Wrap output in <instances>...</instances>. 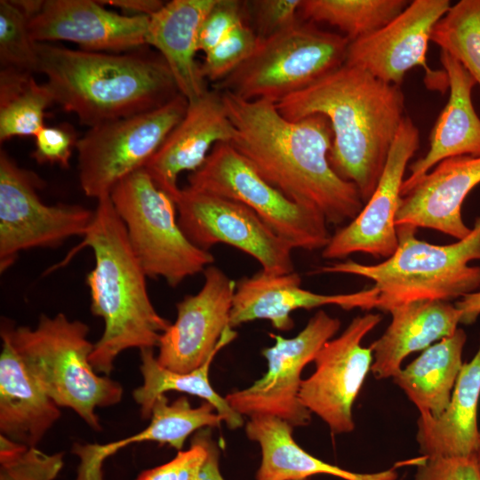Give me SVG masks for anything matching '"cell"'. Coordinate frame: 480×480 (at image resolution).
Instances as JSON below:
<instances>
[{"label": "cell", "mask_w": 480, "mask_h": 480, "mask_svg": "<svg viewBox=\"0 0 480 480\" xmlns=\"http://www.w3.org/2000/svg\"><path fill=\"white\" fill-rule=\"evenodd\" d=\"M236 137L232 146L256 172L289 199L319 212L328 224L352 220L364 204L355 184L332 168V132L328 119L284 117L276 103L220 92Z\"/></svg>", "instance_id": "obj_1"}, {"label": "cell", "mask_w": 480, "mask_h": 480, "mask_svg": "<svg viewBox=\"0 0 480 480\" xmlns=\"http://www.w3.org/2000/svg\"><path fill=\"white\" fill-rule=\"evenodd\" d=\"M276 106L291 121L311 115L328 119L332 132L330 164L341 179L356 185L365 204L378 185L405 117L400 86L344 63Z\"/></svg>", "instance_id": "obj_2"}, {"label": "cell", "mask_w": 480, "mask_h": 480, "mask_svg": "<svg viewBox=\"0 0 480 480\" xmlns=\"http://www.w3.org/2000/svg\"><path fill=\"white\" fill-rule=\"evenodd\" d=\"M37 72L54 103L93 127L156 109L180 92L160 54L72 50L36 43Z\"/></svg>", "instance_id": "obj_3"}, {"label": "cell", "mask_w": 480, "mask_h": 480, "mask_svg": "<svg viewBox=\"0 0 480 480\" xmlns=\"http://www.w3.org/2000/svg\"><path fill=\"white\" fill-rule=\"evenodd\" d=\"M82 247H89L94 256V267L86 276L91 310L104 322L90 363L95 372L108 376L120 353L157 347L172 324L150 300L148 276L109 195L97 200L93 220L78 246Z\"/></svg>", "instance_id": "obj_4"}, {"label": "cell", "mask_w": 480, "mask_h": 480, "mask_svg": "<svg viewBox=\"0 0 480 480\" xmlns=\"http://www.w3.org/2000/svg\"><path fill=\"white\" fill-rule=\"evenodd\" d=\"M89 326L64 314L41 315L34 328L1 324V339L9 342L26 371L59 407L73 410L92 429L101 430L95 410L117 404L123 388L92 368L94 344Z\"/></svg>", "instance_id": "obj_5"}, {"label": "cell", "mask_w": 480, "mask_h": 480, "mask_svg": "<svg viewBox=\"0 0 480 480\" xmlns=\"http://www.w3.org/2000/svg\"><path fill=\"white\" fill-rule=\"evenodd\" d=\"M417 228L396 226L398 245L382 262L367 265L352 260L337 261L316 273L348 274L367 278L379 292L377 308H390L418 300L449 301L480 288V216L470 233L449 244H434L415 236Z\"/></svg>", "instance_id": "obj_6"}, {"label": "cell", "mask_w": 480, "mask_h": 480, "mask_svg": "<svg viewBox=\"0 0 480 480\" xmlns=\"http://www.w3.org/2000/svg\"><path fill=\"white\" fill-rule=\"evenodd\" d=\"M349 43L344 35L299 20L259 39L251 57L213 86L245 100L276 103L341 67Z\"/></svg>", "instance_id": "obj_7"}, {"label": "cell", "mask_w": 480, "mask_h": 480, "mask_svg": "<svg viewBox=\"0 0 480 480\" xmlns=\"http://www.w3.org/2000/svg\"><path fill=\"white\" fill-rule=\"evenodd\" d=\"M109 196L148 277H162L175 288L213 263V255L184 234L175 201L144 169L118 181Z\"/></svg>", "instance_id": "obj_8"}, {"label": "cell", "mask_w": 480, "mask_h": 480, "mask_svg": "<svg viewBox=\"0 0 480 480\" xmlns=\"http://www.w3.org/2000/svg\"><path fill=\"white\" fill-rule=\"evenodd\" d=\"M188 187L235 200L253 211L292 249H324L332 235L317 211L293 202L264 180L229 142L217 143Z\"/></svg>", "instance_id": "obj_9"}, {"label": "cell", "mask_w": 480, "mask_h": 480, "mask_svg": "<svg viewBox=\"0 0 480 480\" xmlns=\"http://www.w3.org/2000/svg\"><path fill=\"white\" fill-rule=\"evenodd\" d=\"M188 106L179 93L141 114L91 127L78 139V179L88 197L100 199L126 176L145 167L180 123Z\"/></svg>", "instance_id": "obj_10"}, {"label": "cell", "mask_w": 480, "mask_h": 480, "mask_svg": "<svg viewBox=\"0 0 480 480\" xmlns=\"http://www.w3.org/2000/svg\"><path fill=\"white\" fill-rule=\"evenodd\" d=\"M44 181L0 151V271L22 251L53 248L72 236H84L94 212L79 204H44L37 191Z\"/></svg>", "instance_id": "obj_11"}, {"label": "cell", "mask_w": 480, "mask_h": 480, "mask_svg": "<svg viewBox=\"0 0 480 480\" xmlns=\"http://www.w3.org/2000/svg\"><path fill=\"white\" fill-rule=\"evenodd\" d=\"M340 324L339 318L319 310L292 338L270 334L275 343L261 351L267 372L250 387L228 394L225 398L228 404L242 416L266 414L280 418L292 427L308 425L311 412L299 396L301 372L338 332Z\"/></svg>", "instance_id": "obj_12"}, {"label": "cell", "mask_w": 480, "mask_h": 480, "mask_svg": "<svg viewBox=\"0 0 480 480\" xmlns=\"http://www.w3.org/2000/svg\"><path fill=\"white\" fill-rule=\"evenodd\" d=\"M175 204L182 231L197 247L226 244L255 259L266 273L295 271L292 246L243 204L188 186Z\"/></svg>", "instance_id": "obj_13"}, {"label": "cell", "mask_w": 480, "mask_h": 480, "mask_svg": "<svg viewBox=\"0 0 480 480\" xmlns=\"http://www.w3.org/2000/svg\"><path fill=\"white\" fill-rule=\"evenodd\" d=\"M451 7L449 0H414L377 31L350 42L345 64L360 68L379 80L400 86L405 74L420 67L424 83L442 93L449 88L444 69L427 61L428 43L437 22Z\"/></svg>", "instance_id": "obj_14"}, {"label": "cell", "mask_w": 480, "mask_h": 480, "mask_svg": "<svg viewBox=\"0 0 480 480\" xmlns=\"http://www.w3.org/2000/svg\"><path fill=\"white\" fill-rule=\"evenodd\" d=\"M381 321L380 314L356 316L337 338L327 341L314 359L315 372L302 380L300 399L333 434L355 428L352 407L372 370L373 354L362 340Z\"/></svg>", "instance_id": "obj_15"}, {"label": "cell", "mask_w": 480, "mask_h": 480, "mask_svg": "<svg viewBox=\"0 0 480 480\" xmlns=\"http://www.w3.org/2000/svg\"><path fill=\"white\" fill-rule=\"evenodd\" d=\"M196 294L176 305L177 318L161 335L156 360L176 372H189L218 353L237 335L229 326L236 282L211 265Z\"/></svg>", "instance_id": "obj_16"}, {"label": "cell", "mask_w": 480, "mask_h": 480, "mask_svg": "<svg viewBox=\"0 0 480 480\" xmlns=\"http://www.w3.org/2000/svg\"><path fill=\"white\" fill-rule=\"evenodd\" d=\"M419 147L420 132L412 120L405 116L374 192L361 212L332 235L322 251L324 259L340 260L355 252L387 259L395 252L398 245L396 219L404 172Z\"/></svg>", "instance_id": "obj_17"}, {"label": "cell", "mask_w": 480, "mask_h": 480, "mask_svg": "<svg viewBox=\"0 0 480 480\" xmlns=\"http://www.w3.org/2000/svg\"><path fill=\"white\" fill-rule=\"evenodd\" d=\"M149 22L148 16L120 14L92 0H46L28 20L36 43L67 41L82 50L126 52L141 48Z\"/></svg>", "instance_id": "obj_18"}, {"label": "cell", "mask_w": 480, "mask_h": 480, "mask_svg": "<svg viewBox=\"0 0 480 480\" xmlns=\"http://www.w3.org/2000/svg\"><path fill=\"white\" fill-rule=\"evenodd\" d=\"M301 278L295 271L269 274L263 270L244 276L236 284L229 326L235 328L254 320H269L278 331H289L294 322L292 312L322 306L343 309L377 308L379 292L372 286L350 293L320 294L300 287Z\"/></svg>", "instance_id": "obj_19"}, {"label": "cell", "mask_w": 480, "mask_h": 480, "mask_svg": "<svg viewBox=\"0 0 480 480\" xmlns=\"http://www.w3.org/2000/svg\"><path fill=\"white\" fill-rule=\"evenodd\" d=\"M236 128L226 111L221 93L213 89L189 102L186 114L143 168L154 183L175 201L181 172L198 170L213 147L232 142Z\"/></svg>", "instance_id": "obj_20"}, {"label": "cell", "mask_w": 480, "mask_h": 480, "mask_svg": "<svg viewBox=\"0 0 480 480\" xmlns=\"http://www.w3.org/2000/svg\"><path fill=\"white\" fill-rule=\"evenodd\" d=\"M480 183V156H460L437 164L402 196L396 225L427 228L457 240L471 231L462 219V204Z\"/></svg>", "instance_id": "obj_21"}, {"label": "cell", "mask_w": 480, "mask_h": 480, "mask_svg": "<svg viewBox=\"0 0 480 480\" xmlns=\"http://www.w3.org/2000/svg\"><path fill=\"white\" fill-rule=\"evenodd\" d=\"M440 61L449 84V98L429 136L427 154L410 166L402 186V196L444 159L460 156H480V117L472 102L476 84L464 67L441 51Z\"/></svg>", "instance_id": "obj_22"}, {"label": "cell", "mask_w": 480, "mask_h": 480, "mask_svg": "<svg viewBox=\"0 0 480 480\" xmlns=\"http://www.w3.org/2000/svg\"><path fill=\"white\" fill-rule=\"evenodd\" d=\"M215 1L172 0L149 17L145 44L158 51L188 103L208 91L196 53L200 27Z\"/></svg>", "instance_id": "obj_23"}, {"label": "cell", "mask_w": 480, "mask_h": 480, "mask_svg": "<svg viewBox=\"0 0 480 480\" xmlns=\"http://www.w3.org/2000/svg\"><path fill=\"white\" fill-rule=\"evenodd\" d=\"M392 319L384 333L371 344L372 372L376 379L393 378L412 352L452 335L460 324V311L449 301L418 300L388 311Z\"/></svg>", "instance_id": "obj_24"}, {"label": "cell", "mask_w": 480, "mask_h": 480, "mask_svg": "<svg viewBox=\"0 0 480 480\" xmlns=\"http://www.w3.org/2000/svg\"><path fill=\"white\" fill-rule=\"evenodd\" d=\"M215 412V407L206 401L198 407H192L186 396L169 403L165 395H161L152 408L149 424L137 434L103 444H75L72 452L80 460L76 480H103L104 460L132 444L156 442L181 451L192 433L204 428L219 427L224 421Z\"/></svg>", "instance_id": "obj_25"}, {"label": "cell", "mask_w": 480, "mask_h": 480, "mask_svg": "<svg viewBox=\"0 0 480 480\" xmlns=\"http://www.w3.org/2000/svg\"><path fill=\"white\" fill-rule=\"evenodd\" d=\"M480 344L474 357L464 363L451 400L436 418L419 416L417 442L423 457L474 455L479 443Z\"/></svg>", "instance_id": "obj_26"}, {"label": "cell", "mask_w": 480, "mask_h": 480, "mask_svg": "<svg viewBox=\"0 0 480 480\" xmlns=\"http://www.w3.org/2000/svg\"><path fill=\"white\" fill-rule=\"evenodd\" d=\"M293 427L272 415L253 414L245 425L247 437L257 442L261 460L256 480H303L329 475L343 480H396L395 468L357 473L321 460L303 450L292 437Z\"/></svg>", "instance_id": "obj_27"}, {"label": "cell", "mask_w": 480, "mask_h": 480, "mask_svg": "<svg viewBox=\"0 0 480 480\" xmlns=\"http://www.w3.org/2000/svg\"><path fill=\"white\" fill-rule=\"evenodd\" d=\"M61 415L60 407L36 383L8 341L0 354V435L36 447Z\"/></svg>", "instance_id": "obj_28"}, {"label": "cell", "mask_w": 480, "mask_h": 480, "mask_svg": "<svg viewBox=\"0 0 480 480\" xmlns=\"http://www.w3.org/2000/svg\"><path fill=\"white\" fill-rule=\"evenodd\" d=\"M467 334L461 328L424 349L393 377L420 416L436 418L447 407L461 371Z\"/></svg>", "instance_id": "obj_29"}, {"label": "cell", "mask_w": 480, "mask_h": 480, "mask_svg": "<svg viewBox=\"0 0 480 480\" xmlns=\"http://www.w3.org/2000/svg\"><path fill=\"white\" fill-rule=\"evenodd\" d=\"M140 351L141 361L140 370L143 384L133 390L132 396L140 406L142 419H150L152 408L159 396L169 391H179L196 396L212 404L230 429L244 425L243 416L232 409L226 398L220 396L210 383L209 370L217 353L211 356L200 367L189 372H176L159 364L153 348Z\"/></svg>", "instance_id": "obj_30"}, {"label": "cell", "mask_w": 480, "mask_h": 480, "mask_svg": "<svg viewBox=\"0 0 480 480\" xmlns=\"http://www.w3.org/2000/svg\"><path fill=\"white\" fill-rule=\"evenodd\" d=\"M54 103L45 84L33 73L13 68L0 70V141L34 136L44 126L45 109Z\"/></svg>", "instance_id": "obj_31"}, {"label": "cell", "mask_w": 480, "mask_h": 480, "mask_svg": "<svg viewBox=\"0 0 480 480\" xmlns=\"http://www.w3.org/2000/svg\"><path fill=\"white\" fill-rule=\"evenodd\" d=\"M405 0H301L299 16L342 31L350 42L384 27L408 4Z\"/></svg>", "instance_id": "obj_32"}, {"label": "cell", "mask_w": 480, "mask_h": 480, "mask_svg": "<svg viewBox=\"0 0 480 480\" xmlns=\"http://www.w3.org/2000/svg\"><path fill=\"white\" fill-rule=\"evenodd\" d=\"M431 42L459 61L480 85V0L451 5L436 25Z\"/></svg>", "instance_id": "obj_33"}, {"label": "cell", "mask_w": 480, "mask_h": 480, "mask_svg": "<svg viewBox=\"0 0 480 480\" xmlns=\"http://www.w3.org/2000/svg\"><path fill=\"white\" fill-rule=\"evenodd\" d=\"M0 63L1 68L37 72L36 42L28 19L12 0L0 1Z\"/></svg>", "instance_id": "obj_34"}, {"label": "cell", "mask_w": 480, "mask_h": 480, "mask_svg": "<svg viewBox=\"0 0 480 480\" xmlns=\"http://www.w3.org/2000/svg\"><path fill=\"white\" fill-rule=\"evenodd\" d=\"M63 458V452L48 454L0 435V480H54Z\"/></svg>", "instance_id": "obj_35"}, {"label": "cell", "mask_w": 480, "mask_h": 480, "mask_svg": "<svg viewBox=\"0 0 480 480\" xmlns=\"http://www.w3.org/2000/svg\"><path fill=\"white\" fill-rule=\"evenodd\" d=\"M258 43L255 30L245 22L241 23L204 53V60L200 65L204 78L214 84L223 80L251 57Z\"/></svg>", "instance_id": "obj_36"}, {"label": "cell", "mask_w": 480, "mask_h": 480, "mask_svg": "<svg viewBox=\"0 0 480 480\" xmlns=\"http://www.w3.org/2000/svg\"><path fill=\"white\" fill-rule=\"evenodd\" d=\"M209 428L200 429L193 436L190 447L179 451L171 460L143 470L135 480H197L207 456Z\"/></svg>", "instance_id": "obj_37"}, {"label": "cell", "mask_w": 480, "mask_h": 480, "mask_svg": "<svg viewBox=\"0 0 480 480\" xmlns=\"http://www.w3.org/2000/svg\"><path fill=\"white\" fill-rule=\"evenodd\" d=\"M244 2L216 0L204 19L197 37V50L209 52L237 26L244 22Z\"/></svg>", "instance_id": "obj_38"}, {"label": "cell", "mask_w": 480, "mask_h": 480, "mask_svg": "<svg viewBox=\"0 0 480 480\" xmlns=\"http://www.w3.org/2000/svg\"><path fill=\"white\" fill-rule=\"evenodd\" d=\"M244 3L252 16L259 39L274 36L299 21L301 0H254Z\"/></svg>", "instance_id": "obj_39"}, {"label": "cell", "mask_w": 480, "mask_h": 480, "mask_svg": "<svg viewBox=\"0 0 480 480\" xmlns=\"http://www.w3.org/2000/svg\"><path fill=\"white\" fill-rule=\"evenodd\" d=\"M77 140L75 130L69 124L44 125L35 135L36 148L31 156L37 164H58L67 169Z\"/></svg>", "instance_id": "obj_40"}, {"label": "cell", "mask_w": 480, "mask_h": 480, "mask_svg": "<svg viewBox=\"0 0 480 480\" xmlns=\"http://www.w3.org/2000/svg\"><path fill=\"white\" fill-rule=\"evenodd\" d=\"M414 480H480L475 455L466 457H423Z\"/></svg>", "instance_id": "obj_41"}, {"label": "cell", "mask_w": 480, "mask_h": 480, "mask_svg": "<svg viewBox=\"0 0 480 480\" xmlns=\"http://www.w3.org/2000/svg\"><path fill=\"white\" fill-rule=\"evenodd\" d=\"M103 5H110L134 16L150 17L158 12L165 4L160 0H102Z\"/></svg>", "instance_id": "obj_42"}, {"label": "cell", "mask_w": 480, "mask_h": 480, "mask_svg": "<svg viewBox=\"0 0 480 480\" xmlns=\"http://www.w3.org/2000/svg\"><path fill=\"white\" fill-rule=\"evenodd\" d=\"M207 456L200 469L197 480H225L220 469V451L217 444L212 437L207 443Z\"/></svg>", "instance_id": "obj_43"}, {"label": "cell", "mask_w": 480, "mask_h": 480, "mask_svg": "<svg viewBox=\"0 0 480 480\" xmlns=\"http://www.w3.org/2000/svg\"><path fill=\"white\" fill-rule=\"evenodd\" d=\"M460 311V324H472L480 316V290L469 293L455 304Z\"/></svg>", "instance_id": "obj_44"}, {"label": "cell", "mask_w": 480, "mask_h": 480, "mask_svg": "<svg viewBox=\"0 0 480 480\" xmlns=\"http://www.w3.org/2000/svg\"><path fill=\"white\" fill-rule=\"evenodd\" d=\"M12 1L28 17V20L35 16L41 10L44 4V1L41 0Z\"/></svg>", "instance_id": "obj_45"}, {"label": "cell", "mask_w": 480, "mask_h": 480, "mask_svg": "<svg viewBox=\"0 0 480 480\" xmlns=\"http://www.w3.org/2000/svg\"><path fill=\"white\" fill-rule=\"evenodd\" d=\"M474 455H475V458H476V463L480 471V436H479L478 446Z\"/></svg>", "instance_id": "obj_46"}, {"label": "cell", "mask_w": 480, "mask_h": 480, "mask_svg": "<svg viewBox=\"0 0 480 480\" xmlns=\"http://www.w3.org/2000/svg\"><path fill=\"white\" fill-rule=\"evenodd\" d=\"M303 480H307V479H303Z\"/></svg>", "instance_id": "obj_47"}]
</instances>
